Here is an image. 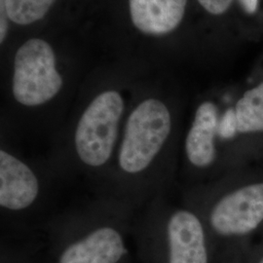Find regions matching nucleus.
<instances>
[{"label":"nucleus","mask_w":263,"mask_h":263,"mask_svg":"<svg viewBox=\"0 0 263 263\" xmlns=\"http://www.w3.org/2000/svg\"><path fill=\"white\" fill-rule=\"evenodd\" d=\"M173 135L169 106L155 97L142 99L126 116L111 168L97 194L137 211L162 194Z\"/></svg>","instance_id":"f257e3e1"},{"label":"nucleus","mask_w":263,"mask_h":263,"mask_svg":"<svg viewBox=\"0 0 263 263\" xmlns=\"http://www.w3.org/2000/svg\"><path fill=\"white\" fill-rule=\"evenodd\" d=\"M138 211L116 198L97 194L45 226L50 263H135L132 232Z\"/></svg>","instance_id":"f03ea898"},{"label":"nucleus","mask_w":263,"mask_h":263,"mask_svg":"<svg viewBox=\"0 0 263 263\" xmlns=\"http://www.w3.org/2000/svg\"><path fill=\"white\" fill-rule=\"evenodd\" d=\"M132 240L138 263L210 261L201 218L189 210H167L162 194L138 211Z\"/></svg>","instance_id":"7ed1b4c3"},{"label":"nucleus","mask_w":263,"mask_h":263,"mask_svg":"<svg viewBox=\"0 0 263 263\" xmlns=\"http://www.w3.org/2000/svg\"><path fill=\"white\" fill-rule=\"evenodd\" d=\"M58 178L47 161L37 163L2 141L0 146V209L2 218H22L45 201L51 180Z\"/></svg>","instance_id":"20e7f679"},{"label":"nucleus","mask_w":263,"mask_h":263,"mask_svg":"<svg viewBox=\"0 0 263 263\" xmlns=\"http://www.w3.org/2000/svg\"><path fill=\"white\" fill-rule=\"evenodd\" d=\"M64 78L56 67V56L46 41L32 38L19 48L14 60L12 96L22 106L36 108L61 93Z\"/></svg>","instance_id":"39448f33"},{"label":"nucleus","mask_w":263,"mask_h":263,"mask_svg":"<svg viewBox=\"0 0 263 263\" xmlns=\"http://www.w3.org/2000/svg\"><path fill=\"white\" fill-rule=\"evenodd\" d=\"M263 220V183L245 186L220 198L209 214L211 228L220 236L244 235Z\"/></svg>","instance_id":"423d86ee"},{"label":"nucleus","mask_w":263,"mask_h":263,"mask_svg":"<svg viewBox=\"0 0 263 263\" xmlns=\"http://www.w3.org/2000/svg\"><path fill=\"white\" fill-rule=\"evenodd\" d=\"M218 118V109L213 102H204L198 106L184 140L185 157L196 169H208L216 162Z\"/></svg>","instance_id":"0eeeda50"},{"label":"nucleus","mask_w":263,"mask_h":263,"mask_svg":"<svg viewBox=\"0 0 263 263\" xmlns=\"http://www.w3.org/2000/svg\"><path fill=\"white\" fill-rule=\"evenodd\" d=\"M187 0H129L136 28L146 34L162 35L178 28Z\"/></svg>","instance_id":"6e6552de"},{"label":"nucleus","mask_w":263,"mask_h":263,"mask_svg":"<svg viewBox=\"0 0 263 263\" xmlns=\"http://www.w3.org/2000/svg\"><path fill=\"white\" fill-rule=\"evenodd\" d=\"M235 111L239 133L263 132V82L245 93Z\"/></svg>","instance_id":"1a4fd4ad"},{"label":"nucleus","mask_w":263,"mask_h":263,"mask_svg":"<svg viewBox=\"0 0 263 263\" xmlns=\"http://www.w3.org/2000/svg\"><path fill=\"white\" fill-rule=\"evenodd\" d=\"M55 0H4L9 19L18 25H29L42 19Z\"/></svg>","instance_id":"9d476101"},{"label":"nucleus","mask_w":263,"mask_h":263,"mask_svg":"<svg viewBox=\"0 0 263 263\" xmlns=\"http://www.w3.org/2000/svg\"><path fill=\"white\" fill-rule=\"evenodd\" d=\"M41 248L32 241L12 243L2 240L0 263H37Z\"/></svg>","instance_id":"9b49d317"},{"label":"nucleus","mask_w":263,"mask_h":263,"mask_svg":"<svg viewBox=\"0 0 263 263\" xmlns=\"http://www.w3.org/2000/svg\"><path fill=\"white\" fill-rule=\"evenodd\" d=\"M236 133H238V130L235 108H229L221 117L218 118L216 139L220 138L223 140H227L234 137Z\"/></svg>","instance_id":"f8f14e48"},{"label":"nucleus","mask_w":263,"mask_h":263,"mask_svg":"<svg viewBox=\"0 0 263 263\" xmlns=\"http://www.w3.org/2000/svg\"><path fill=\"white\" fill-rule=\"evenodd\" d=\"M199 3L213 15H221L230 7L232 0H198Z\"/></svg>","instance_id":"ddd939ff"},{"label":"nucleus","mask_w":263,"mask_h":263,"mask_svg":"<svg viewBox=\"0 0 263 263\" xmlns=\"http://www.w3.org/2000/svg\"><path fill=\"white\" fill-rule=\"evenodd\" d=\"M0 11H1V27H0V42L2 43L4 41V39L6 37L7 34V30H8V23H7V18L8 14L6 11L5 7V2L4 0H0Z\"/></svg>","instance_id":"4468645a"},{"label":"nucleus","mask_w":263,"mask_h":263,"mask_svg":"<svg viewBox=\"0 0 263 263\" xmlns=\"http://www.w3.org/2000/svg\"><path fill=\"white\" fill-rule=\"evenodd\" d=\"M248 14H254L257 9L258 0H239Z\"/></svg>","instance_id":"2eb2a0df"},{"label":"nucleus","mask_w":263,"mask_h":263,"mask_svg":"<svg viewBox=\"0 0 263 263\" xmlns=\"http://www.w3.org/2000/svg\"><path fill=\"white\" fill-rule=\"evenodd\" d=\"M37 263H50L49 262V260L47 259V257L45 256V258H40L39 260H38Z\"/></svg>","instance_id":"dca6fc26"},{"label":"nucleus","mask_w":263,"mask_h":263,"mask_svg":"<svg viewBox=\"0 0 263 263\" xmlns=\"http://www.w3.org/2000/svg\"><path fill=\"white\" fill-rule=\"evenodd\" d=\"M260 263H263V258H262V260H261V261H260Z\"/></svg>","instance_id":"f3484780"}]
</instances>
